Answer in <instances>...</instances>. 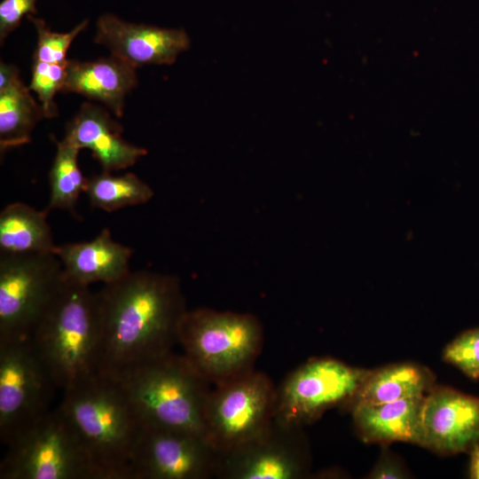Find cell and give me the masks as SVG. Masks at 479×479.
<instances>
[{
	"label": "cell",
	"mask_w": 479,
	"mask_h": 479,
	"mask_svg": "<svg viewBox=\"0 0 479 479\" xmlns=\"http://www.w3.org/2000/svg\"><path fill=\"white\" fill-rule=\"evenodd\" d=\"M308 467L302 428L273 420L257 437L220 453L216 478L299 479L306 475Z\"/></svg>",
	"instance_id": "obj_12"
},
{
	"label": "cell",
	"mask_w": 479,
	"mask_h": 479,
	"mask_svg": "<svg viewBox=\"0 0 479 479\" xmlns=\"http://www.w3.org/2000/svg\"><path fill=\"white\" fill-rule=\"evenodd\" d=\"M54 141L56 153L49 172L50 199L45 209H62L77 217V201L87 179L78 164L80 150L64 139L54 137Z\"/></svg>",
	"instance_id": "obj_23"
},
{
	"label": "cell",
	"mask_w": 479,
	"mask_h": 479,
	"mask_svg": "<svg viewBox=\"0 0 479 479\" xmlns=\"http://www.w3.org/2000/svg\"><path fill=\"white\" fill-rule=\"evenodd\" d=\"M59 408L102 479H129L145 424L120 381L96 373L63 390Z\"/></svg>",
	"instance_id": "obj_2"
},
{
	"label": "cell",
	"mask_w": 479,
	"mask_h": 479,
	"mask_svg": "<svg viewBox=\"0 0 479 479\" xmlns=\"http://www.w3.org/2000/svg\"><path fill=\"white\" fill-rule=\"evenodd\" d=\"M446 362L472 380L479 379V327L460 334L444 351Z\"/></svg>",
	"instance_id": "obj_26"
},
{
	"label": "cell",
	"mask_w": 479,
	"mask_h": 479,
	"mask_svg": "<svg viewBox=\"0 0 479 479\" xmlns=\"http://www.w3.org/2000/svg\"><path fill=\"white\" fill-rule=\"evenodd\" d=\"M39 0H2L0 3V43L16 30L23 18L37 13Z\"/></svg>",
	"instance_id": "obj_27"
},
{
	"label": "cell",
	"mask_w": 479,
	"mask_h": 479,
	"mask_svg": "<svg viewBox=\"0 0 479 479\" xmlns=\"http://www.w3.org/2000/svg\"><path fill=\"white\" fill-rule=\"evenodd\" d=\"M67 62L46 63L33 60L29 89L34 91L41 104L45 118L58 115L55 96L62 92Z\"/></svg>",
	"instance_id": "obj_25"
},
{
	"label": "cell",
	"mask_w": 479,
	"mask_h": 479,
	"mask_svg": "<svg viewBox=\"0 0 479 479\" xmlns=\"http://www.w3.org/2000/svg\"><path fill=\"white\" fill-rule=\"evenodd\" d=\"M214 386L207 402L205 430L220 453L248 443L273 422L277 388L265 373L253 369Z\"/></svg>",
	"instance_id": "obj_8"
},
{
	"label": "cell",
	"mask_w": 479,
	"mask_h": 479,
	"mask_svg": "<svg viewBox=\"0 0 479 479\" xmlns=\"http://www.w3.org/2000/svg\"><path fill=\"white\" fill-rule=\"evenodd\" d=\"M27 339L58 389L65 390L98 373L96 292L64 276Z\"/></svg>",
	"instance_id": "obj_3"
},
{
	"label": "cell",
	"mask_w": 479,
	"mask_h": 479,
	"mask_svg": "<svg viewBox=\"0 0 479 479\" xmlns=\"http://www.w3.org/2000/svg\"><path fill=\"white\" fill-rule=\"evenodd\" d=\"M84 192L93 208L106 212L145 204L153 197V189L131 172L94 174L87 177Z\"/></svg>",
	"instance_id": "obj_22"
},
{
	"label": "cell",
	"mask_w": 479,
	"mask_h": 479,
	"mask_svg": "<svg viewBox=\"0 0 479 479\" xmlns=\"http://www.w3.org/2000/svg\"><path fill=\"white\" fill-rule=\"evenodd\" d=\"M48 211L12 202L0 213V252L56 254Z\"/></svg>",
	"instance_id": "obj_19"
},
{
	"label": "cell",
	"mask_w": 479,
	"mask_h": 479,
	"mask_svg": "<svg viewBox=\"0 0 479 479\" xmlns=\"http://www.w3.org/2000/svg\"><path fill=\"white\" fill-rule=\"evenodd\" d=\"M27 18L34 25L37 35L33 60L46 63L67 62V51L72 43L89 25V20L86 19L70 31L61 33L52 31L43 20L35 15H28Z\"/></svg>",
	"instance_id": "obj_24"
},
{
	"label": "cell",
	"mask_w": 479,
	"mask_h": 479,
	"mask_svg": "<svg viewBox=\"0 0 479 479\" xmlns=\"http://www.w3.org/2000/svg\"><path fill=\"white\" fill-rule=\"evenodd\" d=\"M28 86L19 79L0 90V154L31 141L37 123L45 118L40 103Z\"/></svg>",
	"instance_id": "obj_21"
},
{
	"label": "cell",
	"mask_w": 479,
	"mask_h": 479,
	"mask_svg": "<svg viewBox=\"0 0 479 479\" xmlns=\"http://www.w3.org/2000/svg\"><path fill=\"white\" fill-rule=\"evenodd\" d=\"M423 397L353 404L351 408L356 428L368 442L402 441L417 444Z\"/></svg>",
	"instance_id": "obj_18"
},
{
	"label": "cell",
	"mask_w": 479,
	"mask_h": 479,
	"mask_svg": "<svg viewBox=\"0 0 479 479\" xmlns=\"http://www.w3.org/2000/svg\"><path fill=\"white\" fill-rule=\"evenodd\" d=\"M114 377L145 426L207 438L205 412L212 384L184 354L170 352Z\"/></svg>",
	"instance_id": "obj_4"
},
{
	"label": "cell",
	"mask_w": 479,
	"mask_h": 479,
	"mask_svg": "<svg viewBox=\"0 0 479 479\" xmlns=\"http://www.w3.org/2000/svg\"><path fill=\"white\" fill-rule=\"evenodd\" d=\"M431 389L432 375L428 370L412 364H396L369 371L349 404L420 397Z\"/></svg>",
	"instance_id": "obj_20"
},
{
	"label": "cell",
	"mask_w": 479,
	"mask_h": 479,
	"mask_svg": "<svg viewBox=\"0 0 479 479\" xmlns=\"http://www.w3.org/2000/svg\"><path fill=\"white\" fill-rule=\"evenodd\" d=\"M55 255L67 279L90 287L109 284L127 275L131 271L133 249L115 241L105 228L91 240L58 245Z\"/></svg>",
	"instance_id": "obj_17"
},
{
	"label": "cell",
	"mask_w": 479,
	"mask_h": 479,
	"mask_svg": "<svg viewBox=\"0 0 479 479\" xmlns=\"http://www.w3.org/2000/svg\"><path fill=\"white\" fill-rule=\"evenodd\" d=\"M417 444L444 454L470 452L479 445V397L431 389L422 400Z\"/></svg>",
	"instance_id": "obj_13"
},
{
	"label": "cell",
	"mask_w": 479,
	"mask_h": 479,
	"mask_svg": "<svg viewBox=\"0 0 479 479\" xmlns=\"http://www.w3.org/2000/svg\"><path fill=\"white\" fill-rule=\"evenodd\" d=\"M110 113L101 105L83 103L67 122L63 137L79 150H90L108 173L130 168L147 153L122 137V127Z\"/></svg>",
	"instance_id": "obj_15"
},
{
	"label": "cell",
	"mask_w": 479,
	"mask_h": 479,
	"mask_svg": "<svg viewBox=\"0 0 479 479\" xmlns=\"http://www.w3.org/2000/svg\"><path fill=\"white\" fill-rule=\"evenodd\" d=\"M219 456L203 436L145 426L130 461L129 479L216 477Z\"/></svg>",
	"instance_id": "obj_11"
},
{
	"label": "cell",
	"mask_w": 479,
	"mask_h": 479,
	"mask_svg": "<svg viewBox=\"0 0 479 479\" xmlns=\"http://www.w3.org/2000/svg\"><path fill=\"white\" fill-rule=\"evenodd\" d=\"M20 78L19 68L13 64L0 62V90H3Z\"/></svg>",
	"instance_id": "obj_29"
},
{
	"label": "cell",
	"mask_w": 479,
	"mask_h": 479,
	"mask_svg": "<svg viewBox=\"0 0 479 479\" xmlns=\"http://www.w3.org/2000/svg\"><path fill=\"white\" fill-rule=\"evenodd\" d=\"M470 475L472 478L479 479V445L471 452Z\"/></svg>",
	"instance_id": "obj_30"
},
{
	"label": "cell",
	"mask_w": 479,
	"mask_h": 479,
	"mask_svg": "<svg viewBox=\"0 0 479 479\" xmlns=\"http://www.w3.org/2000/svg\"><path fill=\"white\" fill-rule=\"evenodd\" d=\"M63 279L55 254L0 252V342L27 339Z\"/></svg>",
	"instance_id": "obj_7"
},
{
	"label": "cell",
	"mask_w": 479,
	"mask_h": 479,
	"mask_svg": "<svg viewBox=\"0 0 479 479\" xmlns=\"http://www.w3.org/2000/svg\"><path fill=\"white\" fill-rule=\"evenodd\" d=\"M6 445L0 479H102L59 405Z\"/></svg>",
	"instance_id": "obj_6"
},
{
	"label": "cell",
	"mask_w": 479,
	"mask_h": 479,
	"mask_svg": "<svg viewBox=\"0 0 479 479\" xmlns=\"http://www.w3.org/2000/svg\"><path fill=\"white\" fill-rule=\"evenodd\" d=\"M178 343L189 361L216 385L254 369L263 329L249 313L187 310L179 324Z\"/></svg>",
	"instance_id": "obj_5"
},
{
	"label": "cell",
	"mask_w": 479,
	"mask_h": 479,
	"mask_svg": "<svg viewBox=\"0 0 479 479\" xmlns=\"http://www.w3.org/2000/svg\"><path fill=\"white\" fill-rule=\"evenodd\" d=\"M368 372L334 358L309 360L276 389L274 420L302 428L327 409L349 404Z\"/></svg>",
	"instance_id": "obj_9"
},
{
	"label": "cell",
	"mask_w": 479,
	"mask_h": 479,
	"mask_svg": "<svg viewBox=\"0 0 479 479\" xmlns=\"http://www.w3.org/2000/svg\"><path fill=\"white\" fill-rule=\"evenodd\" d=\"M370 478H404V474L400 467L389 458H383L370 474Z\"/></svg>",
	"instance_id": "obj_28"
},
{
	"label": "cell",
	"mask_w": 479,
	"mask_h": 479,
	"mask_svg": "<svg viewBox=\"0 0 479 479\" xmlns=\"http://www.w3.org/2000/svg\"><path fill=\"white\" fill-rule=\"evenodd\" d=\"M94 41L137 68L171 65L191 45L184 29L130 22L112 13L98 19Z\"/></svg>",
	"instance_id": "obj_14"
},
{
	"label": "cell",
	"mask_w": 479,
	"mask_h": 479,
	"mask_svg": "<svg viewBox=\"0 0 479 479\" xmlns=\"http://www.w3.org/2000/svg\"><path fill=\"white\" fill-rule=\"evenodd\" d=\"M58 389L28 339L0 342V440L18 433L48 412Z\"/></svg>",
	"instance_id": "obj_10"
},
{
	"label": "cell",
	"mask_w": 479,
	"mask_h": 479,
	"mask_svg": "<svg viewBox=\"0 0 479 479\" xmlns=\"http://www.w3.org/2000/svg\"><path fill=\"white\" fill-rule=\"evenodd\" d=\"M98 373L117 375L172 352L187 310L178 278L130 271L96 292Z\"/></svg>",
	"instance_id": "obj_1"
},
{
	"label": "cell",
	"mask_w": 479,
	"mask_h": 479,
	"mask_svg": "<svg viewBox=\"0 0 479 479\" xmlns=\"http://www.w3.org/2000/svg\"><path fill=\"white\" fill-rule=\"evenodd\" d=\"M137 69L113 55L88 61L68 59L62 92L98 102L121 117L127 96L137 84Z\"/></svg>",
	"instance_id": "obj_16"
}]
</instances>
